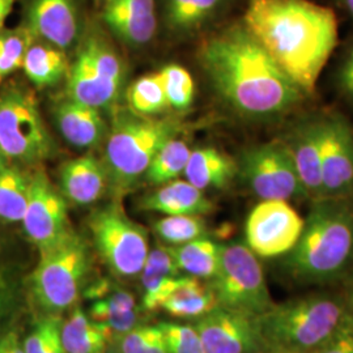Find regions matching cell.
Here are the masks:
<instances>
[{"label": "cell", "mask_w": 353, "mask_h": 353, "mask_svg": "<svg viewBox=\"0 0 353 353\" xmlns=\"http://www.w3.org/2000/svg\"><path fill=\"white\" fill-rule=\"evenodd\" d=\"M157 326L163 332L168 353H204L195 326L174 322H161Z\"/></svg>", "instance_id": "35"}, {"label": "cell", "mask_w": 353, "mask_h": 353, "mask_svg": "<svg viewBox=\"0 0 353 353\" xmlns=\"http://www.w3.org/2000/svg\"><path fill=\"white\" fill-rule=\"evenodd\" d=\"M219 306L211 285L195 276H178L176 285L161 310L174 318H201Z\"/></svg>", "instance_id": "25"}, {"label": "cell", "mask_w": 353, "mask_h": 353, "mask_svg": "<svg viewBox=\"0 0 353 353\" xmlns=\"http://www.w3.org/2000/svg\"><path fill=\"white\" fill-rule=\"evenodd\" d=\"M259 316L217 306L194 325L204 353H255L265 350Z\"/></svg>", "instance_id": "15"}, {"label": "cell", "mask_w": 353, "mask_h": 353, "mask_svg": "<svg viewBox=\"0 0 353 353\" xmlns=\"http://www.w3.org/2000/svg\"><path fill=\"white\" fill-rule=\"evenodd\" d=\"M344 278H345V285H344V294L341 299L344 301L348 316L353 319V271H350Z\"/></svg>", "instance_id": "41"}, {"label": "cell", "mask_w": 353, "mask_h": 353, "mask_svg": "<svg viewBox=\"0 0 353 353\" xmlns=\"http://www.w3.org/2000/svg\"><path fill=\"white\" fill-rule=\"evenodd\" d=\"M89 316L106 325L112 339H119L130 330L138 326V306L135 297L126 290L112 287L106 294L93 300Z\"/></svg>", "instance_id": "24"}, {"label": "cell", "mask_w": 353, "mask_h": 353, "mask_svg": "<svg viewBox=\"0 0 353 353\" xmlns=\"http://www.w3.org/2000/svg\"><path fill=\"white\" fill-rule=\"evenodd\" d=\"M190 153L191 150L186 141L178 138L169 140L156 153L144 176L154 186H161L176 179L183 174L189 161Z\"/></svg>", "instance_id": "30"}, {"label": "cell", "mask_w": 353, "mask_h": 353, "mask_svg": "<svg viewBox=\"0 0 353 353\" xmlns=\"http://www.w3.org/2000/svg\"><path fill=\"white\" fill-rule=\"evenodd\" d=\"M29 192V173L21 166L0 168V221L21 223Z\"/></svg>", "instance_id": "28"}, {"label": "cell", "mask_w": 353, "mask_h": 353, "mask_svg": "<svg viewBox=\"0 0 353 353\" xmlns=\"http://www.w3.org/2000/svg\"><path fill=\"white\" fill-rule=\"evenodd\" d=\"M102 19L114 34L132 46H141L156 34L154 0H103Z\"/></svg>", "instance_id": "18"}, {"label": "cell", "mask_w": 353, "mask_h": 353, "mask_svg": "<svg viewBox=\"0 0 353 353\" xmlns=\"http://www.w3.org/2000/svg\"><path fill=\"white\" fill-rule=\"evenodd\" d=\"M154 331L156 326H135L118 339V353H148Z\"/></svg>", "instance_id": "38"}, {"label": "cell", "mask_w": 353, "mask_h": 353, "mask_svg": "<svg viewBox=\"0 0 353 353\" xmlns=\"http://www.w3.org/2000/svg\"><path fill=\"white\" fill-rule=\"evenodd\" d=\"M182 126L176 119H154L135 113H119L106 139L103 166L117 195L132 189L144 176L153 157Z\"/></svg>", "instance_id": "5"}, {"label": "cell", "mask_w": 353, "mask_h": 353, "mask_svg": "<svg viewBox=\"0 0 353 353\" xmlns=\"http://www.w3.org/2000/svg\"><path fill=\"white\" fill-rule=\"evenodd\" d=\"M353 265L352 198L313 199L296 246L283 270L299 284H327L344 278Z\"/></svg>", "instance_id": "3"}, {"label": "cell", "mask_w": 353, "mask_h": 353, "mask_svg": "<svg viewBox=\"0 0 353 353\" xmlns=\"http://www.w3.org/2000/svg\"><path fill=\"white\" fill-rule=\"evenodd\" d=\"M61 134L77 148H93L108 135V126L100 109L65 99L54 108Z\"/></svg>", "instance_id": "20"}, {"label": "cell", "mask_w": 353, "mask_h": 353, "mask_svg": "<svg viewBox=\"0 0 353 353\" xmlns=\"http://www.w3.org/2000/svg\"><path fill=\"white\" fill-rule=\"evenodd\" d=\"M140 208L166 216H203L214 211V203L204 195V191L191 185L189 181L176 178L147 195L140 202Z\"/></svg>", "instance_id": "21"}, {"label": "cell", "mask_w": 353, "mask_h": 353, "mask_svg": "<svg viewBox=\"0 0 353 353\" xmlns=\"http://www.w3.org/2000/svg\"><path fill=\"white\" fill-rule=\"evenodd\" d=\"M237 173L261 201L290 202L309 198L283 139L245 150L237 161Z\"/></svg>", "instance_id": "11"}, {"label": "cell", "mask_w": 353, "mask_h": 353, "mask_svg": "<svg viewBox=\"0 0 353 353\" xmlns=\"http://www.w3.org/2000/svg\"><path fill=\"white\" fill-rule=\"evenodd\" d=\"M169 108L186 110L194 101L195 84L189 71L179 64H168L159 71Z\"/></svg>", "instance_id": "34"}, {"label": "cell", "mask_w": 353, "mask_h": 353, "mask_svg": "<svg viewBox=\"0 0 353 353\" xmlns=\"http://www.w3.org/2000/svg\"><path fill=\"white\" fill-rule=\"evenodd\" d=\"M284 143L307 196L322 198V153L319 117L303 119L290 131Z\"/></svg>", "instance_id": "17"}, {"label": "cell", "mask_w": 353, "mask_h": 353, "mask_svg": "<svg viewBox=\"0 0 353 353\" xmlns=\"http://www.w3.org/2000/svg\"><path fill=\"white\" fill-rule=\"evenodd\" d=\"M61 192L77 205L100 201L109 185L106 169L93 154H85L64 163L59 172Z\"/></svg>", "instance_id": "19"}, {"label": "cell", "mask_w": 353, "mask_h": 353, "mask_svg": "<svg viewBox=\"0 0 353 353\" xmlns=\"http://www.w3.org/2000/svg\"><path fill=\"white\" fill-rule=\"evenodd\" d=\"M255 353H278V352H274V351H270V350H262V351H259V352H255Z\"/></svg>", "instance_id": "47"}, {"label": "cell", "mask_w": 353, "mask_h": 353, "mask_svg": "<svg viewBox=\"0 0 353 353\" xmlns=\"http://www.w3.org/2000/svg\"><path fill=\"white\" fill-rule=\"evenodd\" d=\"M322 198L353 196V128L338 113L319 117Z\"/></svg>", "instance_id": "14"}, {"label": "cell", "mask_w": 353, "mask_h": 353, "mask_svg": "<svg viewBox=\"0 0 353 353\" xmlns=\"http://www.w3.org/2000/svg\"><path fill=\"white\" fill-rule=\"evenodd\" d=\"M339 83L344 93L353 100V46L348 51L344 63L341 64Z\"/></svg>", "instance_id": "40"}, {"label": "cell", "mask_w": 353, "mask_h": 353, "mask_svg": "<svg viewBox=\"0 0 353 353\" xmlns=\"http://www.w3.org/2000/svg\"><path fill=\"white\" fill-rule=\"evenodd\" d=\"M90 271L85 240L72 229L49 249L39 252V261L29 278V290L45 314L62 316L75 307Z\"/></svg>", "instance_id": "6"}, {"label": "cell", "mask_w": 353, "mask_h": 353, "mask_svg": "<svg viewBox=\"0 0 353 353\" xmlns=\"http://www.w3.org/2000/svg\"><path fill=\"white\" fill-rule=\"evenodd\" d=\"M34 38L26 26L0 30V83L23 68L26 51Z\"/></svg>", "instance_id": "32"}, {"label": "cell", "mask_w": 353, "mask_h": 353, "mask_svg": "<svg viewBox=\"0 0 353 353\" xmlns=\"http://www.w3.org/2000/svg\"><path fill=\"white\" fill-rule=\"evenodd\" d=\"M14 0H0V30L6 24V20L8 19L10 13L12 11Z\"/></svg>", "instance_id": "43"}, {"label": "cell", "mask_w": 353, "mask_h": 353, "mask_svg": "<svg viewBox=\"0 0 353 353\" xmlns=\"http://www.w3.org/2000/svg\"><path fill=\"white\" fill-rule=\"evenodd\" d=\"M26 26L46 43L72 48L80 34L75 0H26Z\"/></svg>", "instance_id": "16"}, {"label": "cell", "mask_w": 353, "mask_h": 353, "mask_svg": "<svg viewBox=\"0 0 353 353\" xmlns=\"http://www.w3.org/2000/svg\"><path fill=\"white\" fill-rule=\"evenodd\" d=\"M68 59L62 49L43 41H33L26 51L23 70L36 87L57 84L68 72Z\"/></svg>", "instance_id": "26"}, {"label": "cell", "mask_w": 353, "mask_h": 353, "mask_svg": "<svg viewBox=\"0 0 353 353\" xmlns=\"http://www.w3.org/2000/svg\"><path fill=\"white\" fill-rule=\"evenodd\" d=\"M242 26L303 94L314 92L339 38L331 8L312 0H249Z\"/></svg>", "instance_id": "1"}, {"label": "cell", "mask_w": 353, "mask_h": 353, "mask_svg": "<svg viewBox=\"0 0 353 353\" xmlns=\"http://www.w3.org/2000/svg\"><path fill=\"white\" fill-rule=\"evenodd\" d=\"M237 161L214 147L191 150L185 179L202 191L224 189L237 174Z\"/></svg>", "instance_id": "22"}, {"label": "cell", "mask_w": 353, "mask_h": 353, "mask_svg": "<svg viewBox=\"0 0 353 353\" xmlns=\"http://www.w3.org/2000/svg\"><path fill=\"white\" fill-rule=\"evenodd\" d=\"M347 309L330 293H309L274 306L259 316L265 350L278 353H312L339 328Z\"/></svg>", "instance_id": "4"}, {"label": "cell", "mask_w": 353, "mask_h": 353, "mask_svg": "<svg viewBox=\"0 0 353 353\" xmlns=\"http://www.w3.org/2000/svg\"><path fill=\"white\" fill-rule=\"evenodd\" d=\"M61 339L64 353H108L112 334L106 325L93 321L75 306L62 323Z\"/></svg>", "instance_id": "23"}, {"label": "cell", "mask_w": 353, "mask_h": 353, "mask_svg": "<svg viewBox=\"0 0 353 353\" xmlns=\"http://www.w3.org/2000/svg\"><path fill=\"white\" fill-rule=\"evenodd\" d=\"M199 62L221 99L242 115L276 118L303 99V92L242 24L208 38Z\"/></svg>", "instance_id": "2"}, {"label": "cell", "mask_w": 353, "mask_h": 353, "mask_svg": "<svg viewBox=\"0 0 353 353\" xmlns=\"http://www.w3.org/2000/svg\"><path fill=\"white\" fill-rule=\"evenodd\" d=\"M303 221L287 201H261L246 220V245L258 258L284 256L296 246Z\"/></svg>", "instance_id": "12"}, {"label": "cell", "mask_w": 353, "mask_h": 353, "mask_svg": "<svg viewBox=\"0 0 353 353\" xmlns=\"http://www.w3.org/2000/svg\"><path fill=\"white\" fill-rule=\"evenodd\" d=\"M8 164H10L8 160L6 159V156L3 154V152L0 151V168H4V166H7Z\"/></svg>", "instance_id": "46"}, {"label": "cell", "mask_w": 353, "mask_h": 353, "mask_svg": "<svg viewBox=\"0 0 353 353\" xmlns=\"http://www.w3.org/2000/svg\"><path fill=\"white\" fill-rule=\"evenodd\" d=\"M17 303V287L10 275L0 271V330L12 314Z\"/></svg>", "instance_id": "39"}, {"label": "cell", "mask_w": 353, "mask_h": 353, "mask_svg": "<svg viewBox=\"0 0 353 353\" xmlns=\"http://www.w3.org/2000/svg\"><path fill=\"white\" fill-rule=\"evenodd\" d=\"M123 77L125 67L117 51L103 38L92 34L83 41L68 68V99L96 109L110 106L119 94Z\"/></svg>", "instance_id": "10"}, {"label": "cell", "mask_w": 353, "mask_h": 353, "mask_svg": "<svg viewBox=\"0 0 353 353\" xmlns=\"http://www.w3.org/2000/svg\"><path fill=\"white\" fill-rule=\"evenodd\" d=\"M344 7L347 8V11L350 12V14L353 17V0H341Z\"/></svg>", "instance_id": "45"}, {"label": "cell", "mask_w": 353, "mask_h": 353, "mask_svg": "<svg viewBox=\"0 0 353 353\" xmlns=\"http://www.w3.org/2000/svg\"><path fill=\"white\" fill-rule=\"evenodd\" d=\"M0 353H10L8 352V345H7V341H6L4 335L0 336Z\"/></svg>", "instance_id": "44"}, {"label": "cell", "mask_w": 353, "mask_h": 353, "mask_svg": "<svg viewBox=\"0 0 353 353\" xmlns=\"http://www.w3.org/2000/svg\"><path fill=\"white\" fill-rule=\"evenodd\" d=\"M127 102L132 113L151 117L169 108L159 72L139 77L127 89Z\"/></svg>", "instance_id": "31"}, {"label": "cell", "mask_w": 353, "mask_h": 353, "mask_svg": "<svg viewBox=\"0 0 353 353\" xmlns=\"http://www.w3.org/2000/svg\"><path fill=\"white\" fill-rule=\"evenodd\" d=\"M219 306L261 316L274 301L258 256L243 243L221 245L220 265L211 279Z\"/></svg>", "instance_id": "8"}, {"label": "cell", "mask_w": 353, "mask_h": 353, "mask_svg": "<svg viewBox=\"0 0 353 353\" xmlns=\"http://www.w3.org/2000/svg\"><path fill=\"white\" fill-rule=\"evenodd\" d=\"M312 353H353V319L348 313L339 328Z\"/></svg>", "instance_id": "37"}, {"label": "cell", "mask_w": 353, "mask_h": 353, "mask_svg": "<svg viewBox=\"0 0 353 353\" xmlns=\"http://www.w3.org/2000/svg\"><path fill=\"white\" fill-rule=\"evenodd\" d=\"M88 224L96 250L112 274L126 279L140 275L150 252L148 233L119 203L93 211Z\"/></svg>", "instance_id": "9"}, {"label": "cell", "mask_w": 353, "mask_h": 353, "mask_svg": "<svg viewBox=\"0 0 353 353\" xmlns=\"http://www.w3.org/2000/svg\"><path fill=\"white\" fill-rule=\"evenodd\" d=\"M0 151L17 166H36L54 152L36 97L26 89L0 90Z\"/></svg>", "instance_id": "7"}, {"label": "cell", "mask_w": 353, "mask_h": 353, "mask_svg": "<svg viewBox=\"0 0 353 353\" xmlns=\"http://www.w3.org/2000/svg\"><path fill=\"white\" fill-rule=\"evenodd\" d=\"M21 224L38 252L49 249L72 230L67 199L42 169L37 168L29 174L28 202Z\"/></svg>", "instance_id": "13"}, {"label": "cell", "mask_w": 353, "mask_h": 353, "mask_svg": "<svg viewBox=\"0 0 353 353\" xmlns=\"http://www.w3.org/2000/svg\"><path fill=\"white\" fill-rule=\"evenodd\" d=\"M178 272L179 270L169 246L157 245L152 250L150 249L144 267L140 272V279L141 283H147L152 280L178 276Z\"/></svg>", "instance_id": "36"}, {"label": "cell", "mask_w": 353, "mask_h": 353, "mask_svg": "<svg viewBox=\"0 0 353 353\" xmlns=\"http://www.w3.org/2000/svg\"><path fill=\"white\" fill-rule=\"evenodd\" d=\"M94 1H101V0H94Z\"/></svg>", "instance_id": "49"}, {"label": "cell", "mask_w": 353, "mask_h": 353, "mask_svg": "<svg viewBox=\"0 0 353 353\" xmlns=\"http://www.w3.org/2000/svg\"><path fill=\"white\" fill-rule=\"evenodd\" d=\"M108 353H118V351H109Z\"/></svg>", "instance_id": "48"}, {"label": "cell", "mask_w": 353, "mask_h": 353, "mask_svg": "<svg viewBox=\"0 0 353 353\" xmlns=\"http://www.w3.org/2000/svg\"><path fill=\"white\" fill-rule=\"evenodd\" d=\"M148 353H168L164 336H163V332H161V330L159 328V326H156V331L153 334Z\"/></svg>", "instance_id": "42"}, {"label": "cell", "mask_w": 353, "mask_h": 353, "mask_svg": "<svg viewBox=\"0 0 353 353\" xmlns=\"http://www.w3.org/2000/svg\"><path fill=\"white\" fill-rule=\"evenodd\" d=\"M223 0H165L166 26L176 33H191L210 21Z\"/></svg>", "instance_id": "29"}, {"label": "cell", "mask_w": 353, "mask_h": 353, "mask_svg": "<svg viewBox=\"0 0 353 353\" xmlns=\"http://www.w3.org/2000/svg\"><path fill=\"white\" fill-rule=\"evenodd\" d=\"M154 230L166 243L176 246L199 240L205 234V223L198 214H173L156 221Z\"/></svg>", "instance_id": "33"}, {"label": "cell", "mask_w": 353, "mask_h": 353, "mask_svg": "<svg viewBox=\"0 0 353 353\" xmlns=\"http://www.w3.org/2000/svg\"><path fill=\"white\" fill-rule=\"evenodd\" d=\"M179 271L190 276L212 279L220 265L221 245L205 237L182 245L169 246Z\"/></svg>", "instance_id": "27"}]
</instances>
